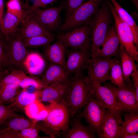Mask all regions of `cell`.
<instances>
[{
    "instance_id": "32",
    "label": "cell",
    "mask_w": 138,
    "mask_h": 138,
    "mask_svg": "<svg viewBox=\"0 0 138 138\" xmlns=\"http://www.w3.org/2000/svg\"><path fill=\"white\" fill-rule=\"evenodd\" d=\"M49 85L44 84L41 79L36 76H27L21 81L20 87L27 89L32 88L35 90H42L48 87Z\"/></svg>"
},
{
    "instance_id": "44",
    "label": "cell",
    "mask_w": 138,
    "mask_h": 138,
    "mask_svg": "<svg viewBox=\"0 0 138 138\" xmlns=\"http://www.w3.org/2000/svg\"><path fill=\"white\" fill-rule=\"evenodd\" d=\"M4 7L3 0H0V22L2 21L3 17Z\"/></svg>"
},
{
    "instance_id": "9",
    "label": "cell",
    "mask_w": 138,
    "mask_h": 138,
    "mask_svg": "<svg viewBox=\"0 0 138 138\" xmlns=\"http://www.w3.org/2000/svg\"><path fill=\"white\" fill-rule=\"evenodd\" d=\"M66 61L64 67L67 74L76 76L84 74L91 59L89 49L66 50Z\"/></svg>"
},
{
    "instance_id": "26",
    "label": "cell",
    "mask_w": 138,
    "mask_h": 138,
    "mask_svg": "<svg viewBox=\"0 0 138 138\" xmlns=\"http://www.w3.org/2000/svg\"><path fill=\"white\" fill-rule=\"evenodd\" d=\"M110 71L111 84L120 89L126 87L128 84L124 80L121 62L116 57L114 58Z\"/></svg>"
},
{
    "instance_id": "36",
    "label": "cell",
    "mask_w": 138,
    "mask_h": 138,
    "mask_svg": "<svg viewBox=\"0 0 138 138\" xmlns=\"http://www.w3.org/2000/svg\"><path fill=\"white\" fill-rule=\"evenodd\" d=\"M6 6L7 12L16 16L20 21L23 16L24 10L20 0H9Z\"/></svg>"
},
{
    "instance_id": "6",
    "label": "cell",
    "mask_w": 138,
    "mask_h": 138,
    "mask_svg": "<svg viewBox=\"0 0 138 138\" xmlns=\"http://www.w3.org/2000/svg\"><path fill=\"white\" fill-rule=\"evenodd\" d=\"M56 36V38L63 43L66 49L84 50L90 48L91 42L88 24Z\"/></svg>"
},
{
    "instance_id": "1",
    "label": "cell",
    "mask_w": 138,
    "mask_h": 138,
    "mask_svg": "<svg viewBox=\"0 0 138 138\" xmlns=\"http://www.w3.org/2000/svg\"><path fill=\"white\" fill-rule=\"evenodd\" d=\"M94 89L89 75L73 76L70 80L65 94L60 101L65 104L70 116H73L93 97Z\"/></svg>"
},
{
    "instance_id": "46",
    "label": "cell",
    "mask_w": 138,
    "mask_h": 138,
    "mask_svg": "<svg viewBox=\"0 0 138 138\" xmlns=\"http://www.w3.org/2000/svg\"><path fill=\"white\" fill-rule=\"evenodd\" d=\"M5 73L6 72L5 71H0V81L2 77L5 75Z\"/></svg>"
},
{
    "instance_id": "24",
    "label": "cell",
    "mask_w": 138,
    "mask_h": 138,
    "mask_svg": "<svg viewBox=\"0 0 138 138\" xmlns=\"http://www.w3.org/2000/svg\"><path fill=\"white\" fill-rule=\"evenodd\" d=\"M110 0L112 3L120 17L130 27L134 36V43L138 48V26L131 15L120 5L116 0Z\"/></svg>"
},
{
    "instance_id": "45",
    "label": "cell",
    "mask_w": 138,
    "mask_h": 138,
    "mask_svg": "<svg viewBox=\"0 0 138 138\" xmlns=\"http://www.w3.org/2000/svg\"><path fill=\"white\" fill-rule=\"evenodd\" d=\"M135 5L136 9L138 11V0H130Z\"/></svg>"
},
{
    "instance_id": "40",
    "label": "cell",
    "mask_w": 138,
    "mask_h": 138,
    "mask_svg": "<svg viewBox=\"0 0 138 138\" xmlns=\"http://www.w3.org/2000/svg\"><path fill=\"white\" fill-rule=\"evenodd\" d=\"M19 132L7 128L0 131L1 138H19Z\"/></svg>"
},
{
    "instance_id": "42",
    "label": "cell",
    "mask_w": 138,
    "mask_h": 138,
    "mask_svg": "<svg viewBox=\"0 0 138 138\" xmlns=\"http://www.w3.org/2000/svg\"><path fill=\"white\" fill-rule=\"evenodd\" d=\"M56 0H34L31 7L35 8L45 7L48 5L53 3Z\"/></svg>"
},
{
    "instance_id": "12",
    "label": "cell",
    "mask_w": 138,
    "mask_h": 138,
    "mask_svg": "<svg viewBox=\"0 0 138 138\" xmlns=\"http://www.w3.org/2000/svg\"><path fill=\"white\" fill-rule=\"evenodd\" d=\"M37 16L41 23L48 31L52 33L61 26L60 13L65 9L64 3L62 2L56 7L44 9L28 6Z\"/></svg>"
},
{
    "instance_id": "35",
    "label": "cell",
    "mask_w": 138,
    "mask_h": 138,
    "mask_svg": "<svg viewBox=\"0 0 138 138\" xmlns=\"http://www.w3.org/2000/svg\"><path fill=\"white\" fill-rule=\"evenodd\" d=\"M45 106L39 100H37L26 106L24 109L26 115L33 120Z\"/></svg>"
},
{
    "instance_id": "8",
    "label": "cell",
    "mask_w": 138,
    "mask_h": 138,
    "mask_svg": "<svg viewBox=\"0 0 138 138\" xmlns=\"http://www.w3.org/2000/svg\"><path fill=\"white\" fill-rule=\"evenodd\" d=\"M84 107L81 117L85 119L90 129L98 135L101 132L108 109L93 97Z\"/></svg>"
},
{
    "instance_id": "3",
    "label": "cell",
    "mask_w": 138,
    "mask_h": 138,
    "mask_svg": "<svg viewBox=\"0 0 138 138\" xmlns=\"http://www.w3.org/2000/svg\"><path fill=\"white\" fill-rule=\"evenodd\" d=\"M70 116L67 107L60 101L55 103L45 120L36 123V127L51 138H55L61 134L60 131L64 133L68 130Z\"/></svg>"
},
{
    "instance_id": "43",
    "label": "cell",
    "mask_w": 138,
    "mask_h": 138,
    "mask_svg": "<svg viewBox=\"0 0 138 138\" xmlns=\"http://www.w3.org/2000/svg\"><path fill=\"white\" fill-rule=\"evenodd\" d=\"M138 138V133H130L126 134L122 136L121 138Z\"/></svg>"
},
{
    "instance_id": "21",
    "label": "cell",
    "mask_w": 138,
    "mask_h": 138,
    "mask_svg": "<svg viewBox=\"0 0 138 138\" xmlns=\"http://www.w3.org/2000/svg\"><path fill=\"white\" fill-rule=\"evenodd\" d=\"M62 137L65 138H93L95 133L88 127L84 125L79 118H75L71 126L65 132Z\"/></svg>"
},
{
    "instance_id": "16",
    "label": "cell",
    "mask_w": 138,
    "mask_h": 138,
    "mask_svg": "<svg viewBox=\"0 0 138 138\" xmlns=\"http://www.w3.org/2000/svg\"><path fill=\"white\" fill-rule=\"evenodd\" d=\"M44 47V53L47 60L64 68L66 61V48L63 43L57 38L55 41Z\"/></svg>"
},
{
    "instance_id": "2",
    "label": "cell",
    "mask_w": 138,
    "mask_h": 138,
    "mask_svg": "<svg viewBox=\"0 0 138 138\" xmlns=\"http://www.w3.org/2000/svg\"><path fill=\"white\" fill-rule=\"evenodd\" d=\"M113 16L107 3L101 5L98 12L88 23L91 44L90 51L91 58L101 47L108 29L113 22Z\"/></svg>"
},
{
    "instance_id": "47",
    "label": "cell",
    "mask_w": 138,
    "mask_h": 138,
    "mask_svg": "<svg viewBox=\"0 0 138 138\" xmlns=\"http://www.w3.org/2000/svg\"><path fill=\"white\" fill-rule=\"evenodd\" d=\"M32 0V1H34V0Z\"/></svg>"
},
{
    "instance_id": "7",
    "label": "cell",
    "mask_w": 138,
    "mask_h": 138,
    "mask_svg": "<svg viewBox=\"0 0 138 138\" xmlns=\"http://www.w3.org/2000/svg\"><path fill=\"white\" fill-rule=\"evenodd\" d=\"M106 3L113 16L120 44L130 54L135 61L138 62V48L134 43V36L131 29L120 17L111 3L108 0L106 1Z\"/></svg>"
},
{
    "instance_id": "23",
    "label": "cell",
    "mask_w": 138,
    "mask_h": 138,
    "mask_svg": "<svg viewBox=\"0 0 138 138\" xmlns=\"http://www.w3.org/2000/svg\"><path fill=\"white\" fill-rule=\"evenodd\" d=\"M20 21L16 16L7 12L0 22L1 31L9 39L17 34Z\"/></svg>"
},
{
    "instance_id": "19",
    "label": "cell",
    "mask_w": 138,
    "mask_h": 138,
    "mask_svg": "<svg viewBox=\"0 0 138 138\" xmlns=\"http://www.w3.org/2000/svg\"><path fill=\"white\" fill-rule=\"evenodd\" d=\"M23 66L29 74L37 76L44 72L46 68V63L39 53L32 52L27 54L23 62Z\"/></svg>"
},
{
    "instance_id": "27",
    "label": "cell",
    "mask_w": 138,
    "mask_h": 138,
    "mask_svg": "<svg viewBox=\"0 0 138 138\" xmlns=\"http://www.w3.org/2000/svg\"><path fill=\"white\" fill-rule=\"evenodd\" d=\"M124 120L122 125L119 138L124 135L137 133L138 131V112H131L124 115Z\"/></svg>"
},
{
    "instance_id": "28",
    "label": "cell",
    "mask_w": 138,
    "mask_h": 138,
    "mask_svg": "<svg viewBox=\"0 0 138 138\" xmlns=\"http://www.w3.org/2000/svg\"><path fill=\"white\" fill-rule=\"evenodd\" d=\"M9 119L6 123L7 128L19 132L26 128L36 127L37 122L33 120L20 116Z\"/></svg>"
},
{
    "instance_id": "33",
    "label": "cell",
    "mask_w": 138,
    "mask_h": 138,
    "mask_svg": "<svg viewBox=\"0 0 138 138\" xmlns=\"http://www.w3.org/2000/svg\"><path fill=\"white\" fill-rule=\"evenodd\" d=\"M9 39L0 31V70L8 67V49Z\"/></svg>"
},
{
    "instance_id": "5",
    "label": "cell",
    "mask_w": 138,
    "mask_h": 138,
    "mask_svg": "<svg viewBox=\"0 0 138 138\" xmlns=\"http://www.w3.org/2000/svg\"><path fill=\"white\" fill-rule=\"evenodd\" d=\"M27 7L24 9L23 16L17 33L18 36L22 40L41 35L56 37L44 28L36 15Z\"/></svg>"
},
{
    "instance_id": "38",
    "label": "cell",
    "mask_w": 138,
    "mask_h": 138,
    "mask_svg": "<svg viewBox=\"0 0 138 138\" xmlns=\"http://www.w3.org/2000/svg\"><path fill=\"white\" fill-rule=\"evenodd\" d=\"M40 131L36 127L25 129L19 132V138H41L39 135Z\"/></svg>"
},
{
    "instance_id": "10",
    "label": "cell",
    "mask_w": 138,
    "mask_h": 138,
    "mask_svg": "<svg viewBox=\"0 0 138 138\" xmlns=\"http://www.w3.org/2000/svg\"><path fill=\"white\" fill-rule=\"evenodd\" d=\"M93 97L109 110L122 125L123 122L122 119V111L115 95L110 88L107 85L103 86L100 84H97L95 87Z\"/></svg>"
},
{
    "instance_id": "29",
    "label": "cell",
    "mask_w": 138,
    "mask_h": 138,
    "mask_svg": "<svg viewBox=\"0 0 138 138\" xmlns=\"http://www.w3.org/2000/svg\"><path fill=\"white\" fill-rule=\"evenodd\" d=\"M56 37L38 36L22 40L26 48L45 47L54 42Z\"/></svg>"
},
{
    "instance_id": "13",
    "label": "cell",
    "mask_w": 138,
    "mask_h": 138,
    "mask_svg": "<svg viewBox=\"0 0 138 138\" xmlns=\"http://www.w3.org/2000/svg\"><path fill=\"white\" fill-rule=\"evenodd\" d=\"M125 88L120 89L111 84L106 85L114 92L121 111L130 112H138V102L133 83L130 80Z\"/></svg>"
},
{
    "instance_id": "48",
    "label": "cell",
    "mask_w": 138,
    "mask_h": 138,
    "mask_svg": "<svg viewBox=\"0 0 138 138\" xmlns=\"http://www.w3.org/2000/svg\"><path fill=\"white\" fill-rule=\"evenodd\" d=\"M0 138H1V136H0Z\"/></svg>"
},
{
    "instance_id": "25",
    "label": "cell",
    "mask_w": 138,
    "mask_h": 138,
    "mask_svg": "<svg viewBox=\"0 0 138 138\" xmlns=\"http://www.w3.org/2000/svg\"><path fill=\"white\" fill-rule=\"evenodd\" d=\"M119 55L121 59V64L125 82L127 83L130 80V77L132 73L136 64L135 61L130 54L120 44Z\"/></svg>"
},
{
    "instance_id": "34",
    "label": "cell",
    "mask_w": 138,
    "mask_h": 138,
    "mask_svg": "<svg viewBox=\"0 0 138 138\" xmlns=\"http://www.w3.org/2000/svg\"><path fill=\"white\" fill-rule=\"evenodd\" d=\"M16 110L9 105L0 102V125L7 120L19 116L16 113Z\"/></svg>"
},
{
    "instance_id": "49",
    "label": "cell",
    "mask_w": 138,
    "mask_h": 138,
    "mask_svg": "<svg viewBox=\"0 0 138 138\" xmlns=\"http://www.w3.org/2000/svg\"></svg>"
},
{
    "instance_id": "41",
    "label": "cell",
    "mask_w": 138,
    "mask_h": 138,
    "mask_svg": "<svg viewBox=\"0 0 138 138\" xmlns=\"http://www.w3.org/2000/svg\"><path fill=\"white\" fill-rule=\"evenodd\" d=\"M131 76L135 89L136 99L138 102V70L136 64L134 66V70Z\"/></svg>"
},
{
    "instance_id": "31",
    "label": "cell",
    "mask_w": 138,
    "mask_h": 138,
    "mask_svg": "<svg viewBox=\"0 0 138 138\" xmlns=\"http://www.w3.org/2000/svg\"><path fill=\"white\" fill-rule=\"evenodd\" d=\"M19 88L12 84L0 86V102L9 104L20 91Z\"/></svg>"
},
{
    "instance_id": "22",
    "label": "cell",
    "mask_w": 138,
    "mask_h": 138,
    "mask_svg": "<svg viewBox=\"0 0 138 138\" xmlns=\"http://www.w3.org/2000/svg\"><path fill=\"white\" fill-rule=\"evenodd\" d=\"M40 90H36L31 92L22 89L20 90L9 105L17 110H24L27 105L38 100Z\"/></svg>"
},
{
    "instance_id": "30",
    "label": "cell",
    "mask_w": 138,
    "mask_h": 138,
    "mask_svg": "<svg viewBox=\"0 0 138 138\" xmlns=\"http://www.w3.org/2000/svg\"><path fill=\"white\" fill-rule=\"evenodd\" d=\"M26 75L21 70L12 69L9 74L2 77L0 81V86L12 84L19 87L21 81Z\"/></svg>"
},
{
    "instance_id": "17",
    "label": "cell",
    "mask_w": 138,
    "mask_h": 138,
    "mask_svg": "<svg viewBox=\"0 0 138 138\" xmlns=\"http://www.w3.org/2000/svg\"><path fill=\"white\" fill-rule=\"evenodd\" d=\"M45 85H51L64 82L69 79L64 68L58 64L50 62L41 79Z\"/></svg>"
},
{
    "instance_id": "14",
    "label": "cell",
    "mask_w": 138,
    "mask_h": 138,
    "mask_svg": "<svg viewBox=\"0 0 138 138\" xmlns=\"http://www.w3.org/2000/svg\"><path fill=\"white\" fill-rule=\"evenodd\" d=\"M22 40L17 34L9 40L8 67L13 69L23 67L27 52Z\"/></svg>"
},
{
    "instance_id": "4",
    "label": "cell",
    "mask_w": 138,
    "mask_h": 138,
    "mask_svg": "<svg viewBox=\"0 0 138 138\" xmlns=\"http://www.w3.org/2000/svg\"><path fill=\"white\" fill-rule=\"evenodd\" d=\"M102 0H89L78 7L60 27L64 32L88 24L98 12Z\"/></svg>"
},
{
    "instance_id": "15",
    "label": "cell",
    "mask_w": 138,
    "mask_h": 138,
    "mask_svg": "<svg viewBox=\"0 0 138 138\" xmlns=\"http://www.w3.org/2000/svg\"><path fill=\"white\" fill-rule=\"evenodd\" d=\"M120 44L115 25L114 24L109 27L102 48L97 51L94 57L105 58L117 57L119 55Z\"/></svg>"
},
{
    "instance_id": "11",
    "label": "cell",
    "mask_w": 138,
    "mask_h": 138,
    "mask_svg": "<svg viewBox=\"0 0 138 138\" xmlns=\"http://www.w3.org/2000/svg\"><path fill=\"white\" fill-rule=\"evenodd\" d=\"M114 60L111 58H91L87 68V73L94 87L97 84L110 80V71Z\"/></svg>"
},
{
    "instance_id": "20",
    "label": "cell",
    "mask_w": 138,
    "mask_h": 138,
    "mask_svg": "<svg viewBox=\"0 0 138 138\" xmlns=\"http://www.w3.org/2000/svg\"><path fill=\"white\" fill-rule=\"evenodd\" d=\"M116 118L108 110L107 114L101 132L98 135L100 138H119L122 126Z\"/></svg>"
},
{
    "instance_id": "39",
    "label": "cell",
    "mask_w": 138,
    "mask_h": 138,
    "mask_svg": "<svg viewBox=\"0 0 138 138\" xmlns=\"http://www.w3.org/2000/svg\"><path fill=\"white\" fill-rule=\"evenodd\" d=\"M56 102L50 103L48 105L45 106L33 120L37 122L45 120L48 116L50 110Z\"/></svg>"
},
{
    "instance_id": "18",
    "label": "cell",
    "mask_w": 138,
    "mask_h": 138,
    "mask_svg": "<svg viewBox=\"0 0 138 138\" xmlns=\"http://www.w3.org/2000/svg\"><path fill=\"white\" fill-rule=\"evenodd\" d=\"M70 80L64 82L49 85L48 87L40 90L38 100L41 102L50 103L59 102L65 94Z\"/></svg>"
},
{
    "instance_id": "37",
    "label": "cell",
    "mask_w": 138,
    "mask_h": 138,
    "mask_svg": "<svg viewBox=\"0 0 138 138\" xmlns=\"http://www.w3.org/2000/svg\"><path fill=\"white\" fill-rule=\"evenodd\" d=\"M84 0H63L65 9L66 19L83 3Z\"/></svg>"
}]
</instances>
